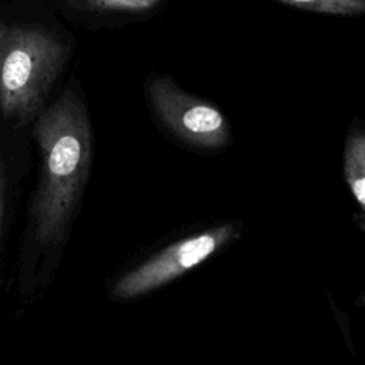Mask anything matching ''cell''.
<instances>
[{
    "mask_svg": "<svg viewBox=\"0 0 365 365\" xmlns=\"http://www.w3.org/2000/svg\"><path fill=\"white\" fill-rule=\"evenodd\" d=\"M34 135L41 174L33 204V225L41 244L58 241L83 191L91 158V130L80 97L63 94L37 118Z\"/></svg>",
    "mask_w": 365,
    "mask_h": 365,
    "instance_id": "6da1fadb",
    "label": "cell"
},
{
    "mask_svg": "<svg viewBox=\"0 0 365 365\" xmlns=\"http://www.w3.org/2000/svg\"><path fill=\"white\" fill-rule=\"evenodd\" d=\"M244 230L245 224L237 218L188 228L123 272L111 295L130 301L158 291L220 255L242 237Z\"/></svg>",
    "mask_w": 365,
    "mask_h": 365,
    "instance_id": "7a4b0ae2",
    "label": "cell"
},
{
    "mask_svg": "<svg viewBox=\"0 0 365 365\" xmlns=\"http://www.w3.org/2000/svg\"><path fill=\"white\" fill-rule=\"evenodd\" d=\"M64 57L63 44L34 26L9 27L0 44V108L27 118L37 111Z\"/></svg>",
    "mask_w": 365,
    "mask_h": 365,
    "instance_id": "3957f363",
    "label": "cell"
},
{
    "mask_svg": "<svg viewBox=\"0 0 365 365\" xmlns=\"http://www.w3.org/2000/svg\"><path fill=\"white\" fill-rule=\"evenodd\" d=\"M147 96L160 123L180 143L200 150L228 144L231 128L227 117L210 101L182 90L171 77H153Z\"/></svg>",
    "mask_w": 365,
    "mask_h": 365,
    "instance_id": "277c9868",
    "label": "cell"
},
{
    "mask_svg": "<svg viewBox=\"0 0 365 365\" xmlns=\"http://www.w3.org/2000/svg\"><path fill=\"white\" fill-rule=\"evenodd\" d=\"M342 170L346 187L355 201L354 220L356 227L365 232V124L352 121L346 133Z\"/></svg>",
    "mask_w": 365,
    "mask_h": 365,
    "instance_id": "5b68a950",
    "label": "cell"
},
{
    "mask_svg": "<svg viewBox=\"0 0 365 365\" xmlns=\"http://www.w3.org/2000/svg\"><path fill=\"white\" fill-rule=\"evenodd\" d=\"M281 4L331 16L365 14V0H274Z\"/></svg>",
    "mask_w": 365,
    "mask_h": 365,
    "instance_id": "8992f818",
    "label": "cell"
},
{
    "mask_svg": "<svg viewBox=\"0 0 365 365\" xmlns=\"http://www.w3.org/2000/svg\"><path fill=\"white\" fill-rule=\"evenodd\" d=\"M161 0H87V4L96 10L141 13L154 9Z\"/></svg>",
    "mask_w": 365,
    "mask_h": 365,
    "instance_id": "52a82bcc",
    "label": "cell"
},
{
    "mask_svg": "<svg viewBox=\"0 0 365 365\" xmlns=\"http://www.w3.org/2000/svg\"><path fill=\"white\" fill-rule=\"evenodd\" d=\"M1 217H3V180L0 177V225H1Z\"/></svg>",
    "mask_w": 365,
    "mask_h": 365,
    "instance_id": "ba28073f",
    "label": "cell"
},
{
    "mask_svg": "<svg viewBox=\"0 0 365 365\" xmlns=\"http://www.w3.org/2000/svg\"><path fill=\"white\" fill-rule=\"evenodd\" d=\"M7 26L3 23V21H0V44H1V40H3V37H4V34H6V31H7Z\"/></svg>",
    "mask_w": 365,
    "mask_h": 365,
    "instance_id": "9c48e42d",
    "label": "cell"
},
{
    "mask_svg": "<svg viewBox=\"0 0 365 365\" xmlns=\"http://www.w3.org/2000/svg\"><path fill=\"white\" fill-rule=\"evenodd\" d=\"M295 365H302V364H295Z\"/></svg>",
    "mask_w": 365,
    "mask_h": 365,
    "instance_id": "30bf717a",
    "label": "cell"
}]
</instances>
